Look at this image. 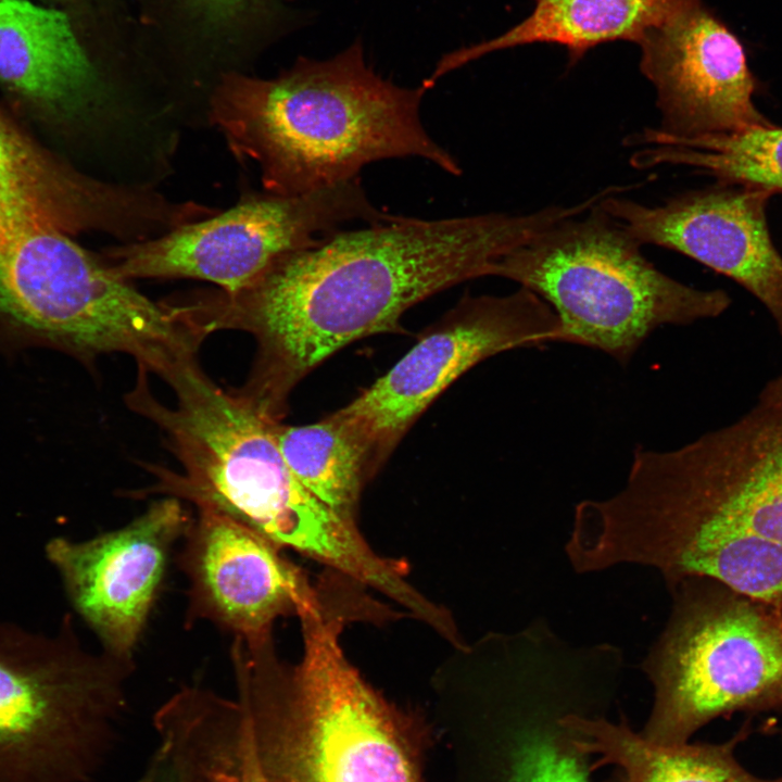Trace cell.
I'll return each instance as SVG.
<instances>
[{"instance_id":"obj_23","label":"cell","mask_w":782,"mask_h":782,"mask_svg":"<svg viewBox=\"0 0 782 782\" xmlns=\"http://www.w3.org/2000/svg\"><path fill=\"white\" fill-rule=\"evenodd\" d=\"M240 715L244 739L241 764V782H269L256 749L253 719L248 709L242 705H240Z\"/></svg>"},{"instance_id":"obj_11","label":"cell","mask_w":782,"mask_h":782,"mask_svg":"<svg viewBox=\"0 0 782 782\" xmlns=\"http://www.w3.org/2000/svg\"><path fill=\"white\" fill-rule=\"evenodd\" d=\"M553 308L520 287L465 295L370 387L336 411L367 447L375 476L429 405L459 376L504 351L558 342Z\"/></svg>"},{"instance_id":"obj_9","label":"cell","mask_w":782,"mask_h":782,"mask_svg":"<svg viewBox=\"0 0 782 782\" xmlns=\"http://www.w3.org/2000/svg\"><path fill=\"white\" fill-rule=\"evenodd\" d=\"M134 669L84 649L72 618L54 636L0 623V782H65L90 728Z\"/></svg>"},{"instance_id":"obj_18","label":"cell","mask_w":782,"mask_h":782,"mask_svg":"<svg viewBox=\"0 0 782 782\" xmlns=\"http://www.w3.org/2000/svg\"><path fill=\"white\" fill-rule=\"evenodd\" d=\"M533 9L504 34L446 53L428 79L443 75L493 51L531 43H555L567 48L578 61L591 48L615 40L636 45L659 25L678 0H531Z\"/></svg>"},{"instance_id":"obj_28","label":"cell","mask_w":782,"mask_h":782,"mask_svg":"<svg viewBox=\"0 0 782 782\" xmlns=\"http://www.w3.org/2000/svg\"><path fill=\"white\" fill-rule=\"evenodd\" d=\"M332 576H340V575H330V576H328L327 580H328L330 577H332ZM342 577H344V576H342ZM345 578H346V577H345ZM327 580H326V583H327ZM360 584H361V583H360ZM325 588H326V585H325ZM324 591H325V590H324ZM312 604H313V603H312ZM395 617H396V611L394 613V610H393V618L395 619ZM393 618H392V619H393Z\"/></svg>"},{"instance_id":"obj_12","label":"cell","mask_w":782,"mask_h":782,"mask_svg":"<svg viewBox=\"0 0 782 782\" xmlns=\"http://www.w3.org/2000/svg\"><path fill=\"white\" fill-rule=\"evenodd\" d=\"M638 45L660 131L693 138L772 125L753 100L756 81L741 40L703 0H678Z\"/></svg>"},{"instance_id":"obj_24","label":"cell","mask_w":782,"mask_h":782,"mask_svg":"<svg viewBox=\"0 0 782 782\" xmlns=\"http://www.w3.org/2000/svg\"><path fill=\"white\" fill-rule=\"evenodd\" d=\"M210 15L224 17L242 8L248 0H192Z\"/></svg>"},{"instance_id":"obj_15","label":"cell","mask_w":782,"mask_h":782,"mask_svg":"<svg viewBox=\"0 0 782 782\" xmlns=\"http://www.w3.org/2000/svg\"><path fill=\"white\" fill-rule=\"evenodd\" d=\"M185 537L180 565L189 579L187 619H207L247 643L273 636L275 621L316 602L323 582L248 525L198 505Z\"/></svg>"},{"instance_id":"obj_21","label":"cell","mask_w":782,"mask_h":782,"mask_svg":"<svg viewBox=\"0 0 782 782\" xmlns=\"http://www.w3.org/2000/svg\"><path fill=\"white\" fill-rule=\"evenodd\" d=\"M280 451L299 481L339 515L356 520L374 478L362 439L336 413L311 425L277 426Z\"/></svg>"},{"instance_id":"obj_8","label":"cell","mask_w":782,"mask_h":782,"mask_svg":"<svg viewBox=\"0 0 782 782\" xmlns=\"http://www.w3.org/2000/svg\"><path fill=\"white\" fill-rule=\"evenodd\" d=\"M297 617L302 653L295 663L280 657L273 638L243 645L282 698L304 782H416L390 707L341 645L345 626L368 621L366 603L338 591Z\"/></svg>"},{"instance_id":"obj_5","label":"cell","mask_w":782,"mask_h":782,"mask_svg":"<svg viewBox=\"0 0 782 782\" xmlns=\"http://www.w3.org/2000/svg\"><path fill=\"white\" fill-rule=\"evenodd\" d=\"M600 201L540 231L491 269L490 276L517 282L553 308L558 342L627 365L658 327L715 318L730 307L726 291L697 289L658 269Z\"/></svg>"},{"instance_id":"obj_22","label":"cell","mask_w":782,"mask_h":782,"mask_svg":"<svg viewBox=\"0 0 782 782\" xmlns=\"http://www.w3.org/2000/svg\"><path fill=\"white\" fill-rule=\"evenodd\" d=\"M584 689L567 668L550 666L543 672L530 722L512 753L508 782H591L588 755L573 745L570 732L560 724L564 714L556 715L560 703Z\"/></svg>"},{"instance_id":"obj_14","label":"cell","mask_w":782,"mask_h":782,"mask_svg":"<svg viewBox=\"0 0 782 782\" xmlns=\"http://www.w3.org/2000/svg\"><path fill=\"white\" fill-rule=\"evenodd\" d=\"M621 192L606 195L600 206L642 245L684 254L734 280L766 307L782 337V255L767 220L773 192L717 182L652 206Z\"/></svg>"},{"instance_id":"obj_27","label":"cell","mask_w":782,"mask_h":782,"mask_svg":"<svg viewBox=\"0 0 782 782\" xmlns=\"http://www.w3.org/2000/svg\"><path fill=\"white\" fill-rule=\"evenodd\" d=\"M330 575H339V573L330 572V573L327 575L326 580H327L328 576H330ZM340 576H342V575H340ZM344 577H345V576H344ZM346 578H348V577H346ZM349 579H350V578H349ZM351 580H352V579H351ZM353 581H354V580H353ZM355 582H356V581H355ZM357 583H358V582H357ZM325 585H326V583H325ZM324 590H325V589H324ZM323 593H324V592H323ZM400 617H401V613H398V611H396V618H395V619H399Z\"/></svg>"},{"instance_id":"obj_20","label":"cell","mask_w":782,"mask_h":782,"mask_svg":"<svg viewBox=\"0 0 782 782\" xmlns=\"http://www.w3.org/2000/svg\"><path fill=\"white\" fill-rule=\"evenodd\" d=\"M636 168L679 165L717 182L749 185L782 192V127L774 124L741 133L693 138L645 128L627 137Z\"/></svg>"},{"instance_id":"obj_13","label":"cell","mask_w":782,"mask_h":782,"mask_svg":"<svg viewBox=\"0 0 782 782\" xmlns=\"http://www.w3.org/2000/svg\"><path fill=\"white\" fill-rule=\"evenodd\" d=\"M192 519L178 497L153 502L126 526L85 541L51 539L46 555L103 652L133 660L172 547Z\"/></svg>"},{"instance_id":"obj_1","label":"cell","mask_w":782,"mask_h":782,"mask_svg":"<svg viewBox=\"0 0 782 782\" xmlns=\"http://www.w3.org/2000/svg\"><path fill=\"white\" fill-rule=\"evenodd\" d=\"M552 207L393 220L337 230L279 260L254 286L205 300L212 331L241 329L257 342L247 383L237 389L281 419L310 371L362 338L401 330L418 302L492 266L556 220Z\"/></svg>"},{"instance_id":"obj_16","label":"cell","mask_w":782,"mask_h":782,"mask_svg":"<svg viewBox=\"0 0 782 782\" xmlns=\"http://www.w3.org/2000/svg\"><path fill=\"white\" fill-rule=\"evenodd\" d=\"M0 83L61 116L91 100L94 74L67 16L26 0H0Z\"/></svg>"},{"instance_id":"obj_19","label":"cell","mask_w":782,"mask_h":782,"mask_svg":"<svg viewBox=\"0 0 782 782\" xmlns=\"http://www.w3.org/2000/svg\"><path fill=\"white\" fill-rule=\"evenodd\" d=\"M559 722L580 752L600 756L592 770L615 765L622 773L620 782H782L745 770L733 755L736 740L720 745H661L633 732L626 721L615 724L567 711Z\"/></svg>"},{"instance_id":"obj_7","label":"cell","mask_w":782,"mask_h":782,"mask_svg":"<svg viewBox=\"0 0 782 782\" xmlns=\"http://www.w3.org/2000/svg\"><path fill=\"white\" fill-rule=\"evenodd\" d=\"M667 589L668 619L641 664L654 702L640 734L684 744L717 717L782 707V608L707 577Z\"/></svg>"},{"instance_id":"obj_10","label":"cell","mask_w":782,"mask_h":782,"mask_svg":"<svg viewBox=\"0 0 782 782\" xmlns=\"http://www.w3.org/2000/svg\"><path fill=\"white\" fill-rule=\"evenodd\" d=\"M373 204L360 178L299 195L256 194L162 236L115 247L109 265L125 279L193 278L227 295L254 286L279 260L352 222L393 220Z\"/></svg>"},{"instance_id":"obj_2","label":"cell","mask_w":782,"mask_h":782,"mask_svg":"<svg viewBox=\"0 0 782 782\" xmlns=\"http://www.w3.org/2000/svg\"><path fill=\"white\" fill-rule=\"evenodd\" d=\"M432 86L402 87L377 75L354 43L327 60H299L270 79L228 75L211 118L237 156L253 161L264 188L299 195L358 177L387 159L420 157L453 176L455 157L420 117Z\"/></svg>"},{"instance_id":"obj_3","label":"cell","mask_w":782,"mask_h":782,"mask_svg":"<svg viewBox=\"0 0 782 782\" xmlns=\"http://www.w3.org/2000/svg\"><path fill=\"white\" fill-rule=\"evenodd\" d=\"M138 368L125 402L164 431L184 469L181 475L155 470L154 492L213 507L355 581L369 582L379 573L382 557L356 520L323 503L289 468L277 440L280 420L237 390L217 386L197 360L163 378L175 392L174 407L153 395L148 371Z\"/></svg>"},{"instance_id":"obj_6","label":"cell","mask_w":782,"mask_h":782,"mask_svg":"<svg viewBox=\"0 0 782 782\" xmlns=\"http://www.w3.org/2000/svg\"><path fill=\"white\" fill-rule=\"evenodd\" d=\"M0 315L83 356L126 353L161 378L197 360L209 335L193 304L150 300L55 226L0 245Z\"/></svg>"},{"instance_id":"obj_17","label":"cell","mask_w":782,"mask_h":782,"mask_svg":"<svg viewBox=\"0 0 782 782\" xmlns=\"http://www.w3.org/2000/svg\"><path fill=\"white\" fill-rule=\"evenodd\" d=\"M124 206L121 186L52 168L0 119V245L37 226L108 231Z\"/></svg>"},{"instance_id":"obj_25","label":"cell","mask_w":782,"mask_h":782,"mask_svg":"<svg viewBox=\"0 0 782 782\" xmlns=\"http://www.w3.org/2000/svg\"><path fill=\"white\" fill-rule=\"evenodd\" d=\"M758 403L762 405H777L782 403V374L767 382L759 394Z\"/></svg>"},{"instance_id":"obj_4","label":"cell","mask_w":782,"mask_h":782,"mask_svg":"<svg viewBox=\"0 0 782 782\" xmlns=\"http://www.w3.org/2000/svg\"><path fill=\"white\" fill-rule=\"evenodd\" d=\"M609 529L625 565L668 581L691 553L731 537L782 547V403L669 451L638 447Z\"/></svg>"},{"instance_id":"obj_26","label":"cell","mask_w":782,"mask_h":782,"mask_svg":"<svg viewBox=\"0 0 782 782\" xmlns=\"http://www.w3.org/2000/svg\"><path fill=\"white\" fill-rule=\"evenodd\" d=\"M335 578H345V577H342V576H332V577H330V578L327 580V583H328L330 580L335 579ZM345 579H349V578H345ZM349 580H351V579H349ZM352 581H353V580H352ZM354 582H355V581H354ZM327 583H326V586H327ZM356 583H357V582H356ZM363 586H364V585H363ZM365 588H366V586H365ZM325 589H326V588H325ZM324 592H325V591H324ZM323 594H324V593H323ZM321 596H323V595H321ZM388 608H389V607H388ZM389 613H390V614H389V618H388L387 621H390V620H392V618H393V610H392V609H391V610L389 609Z\"/></svg>"}]
</instances>
